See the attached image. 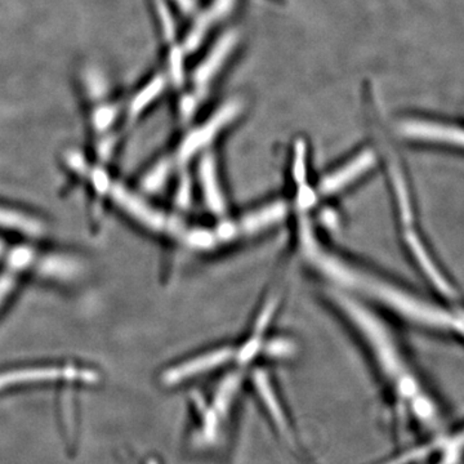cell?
Returning <instances> with one entry per match:
<instances>
[{"label":"cell","instance_id":"cell-9","mask_svg":"<svg viewBox=\"0 0 464 464\" xmlns=\"http://www.w3.org/2000/svg\"><path fill=\"white\" fill-rule=\"evenodd\" d=\"M286 216V206L282 201L270 204L261 208V209L255 210L249 215L244 216L237 224V234L239 237H250V235L258 234L267 230L271 226L276 225L277 222L283 221L284 217Z\"/></svg>","mask_w":464,"mask_h":464},{"label":"cell","instance_id":"cell-17","mask_svg":"<svg viewBox=\"0 0 464 464\" xmlns=\"http://www.w3.org/2000/svg\"><path fill=\"white\" fill-rule=\"evenodd\" d=\"M167 164H159L157 168L151 170L145 179V186L149 190H157L166 181L168 176Z\"/></svg>","mask_w":464,"mask_h":464},{"label":"cell","instance_id":"cell-19","mask_svg":"<svg viewBox=\"0 0 464 464\" xmlns=\"http://www.w3.org/2000/svg\"><path fill=\"white\" fill-rule=\"evenodd\" d=\"M429 453V449H415V450L409 451V453H405L404 456L396 458V459L390 460L389 463L386 464H408L411 462H414V460L420 459Z\"/></svg>","mask_w":464,"mask_h":464},{"label":"cell","instance_id":"cell-1","mask_svg":"<svg viewBox=\"0 0 464 464\" xmlns=\"http://www.w3.org/2000/svg\"><path fill=\"white\" fill-rule=\"evenodd\" d=\"M302 252L314 267L328 277L332 283L343 289L364 295L375 299L384 306L395 311L398 315L409 322L431 328H458L456 317L449 315L442 308L427 304L411 293L398 288L393 284L378 279L374 275L359 270L338 256L333 255L317 241L311 225L307 221L301 224L299 230Z\"/></svg>","mask_w":464,"mask_h":464},{"label":"cell","instance_id":"cell-22","mask_svg":"<svg viewBox=\"0 0 464 464\" xmlns=\"http://www.w3.org/2000/svg\"><path fill=\"white\" fill-rule=\"evenodd\" d=\"M191 199V185L188 179H183L181 185H179V192H177V201L181 206H188V201Z\"/></svg>","mask_w":464,"mask_h":464},{"label":"cell","instance_id":"cell-13","mask_svg":"<svg viewBox=\"0 0 464 464\" xmlns=\"http://www.w3.org/2000/svg\"><path fill=\"white\" fill-rule=\"evenodd\" d=\"M231 38L224 39V41L219 43L218 47L212 51V53L204 61L203 65L198 69V84L206 85L213 78L217 70L224 63L226 56H227L228 52L231 50Z\"/></svg>","mask_w":464,"mask_h":464},{"label":"cell","instance_id":"cell-23","mask_svg":"<svg viewBox=\"0 0 464 464\" xmlns=\"http://www.w3.org/2000/svg\"><path fill=\"white\" fill-rule=\"evenodd\" d=\"M148 464H159L157 459H150Z\"/></svg>","mask_w":464,"mask_h":464},{"label":"cell","instance_id":"cell-6","mask_svg":"<svg viewBox=\"0 0 464 464\" xmlns=\"http://www.w3.org/2000/svg\"><path fill=\"white\" fill-rule=\"evenodd\" d=\"M240 105L239 102H231L224 106L215 116L209 119L207 123L192 130L183 142L181 148L179 150V160L188 161L192 157L200 152L201 150L209 145L213 140L216 139L217 134L221 132L226 125L230 124L234 121L235 116L239 114Z\"/></svg>","mask_w":464,"mask_h":464},{"label":"cell","instance_id":"cell-15","mask_svg":"<svg viewBox=\"0 0 464 464\" xmlns=\"http://www.w3.org/2000/svg\"><path fill=\"white\" fill-rule=\"evenodd\" d=\"M164 83L161 79H155V81L150 82L148 87L143 88L136 99L133 100L132 105H130V115L137 116L142 111L146 106L150 105L152 100L157 99L163 90Z\"/></svg>","mask_w":464,"mask_h":464},{"label":"cell","instance_id":"cell-7","mask_svg":"<svg viewBox=\"0 0 464 464\" xmlns=\"http://www.w3.org/2000/svg\"><path fill=\"white\" fill-rule=\"evenodd\" d=\"M234 357L235 351L232 348H218V350L212 351V353H203V355L188 360L182 364L172 366V368L164 372L161 382L166 386H176V384L182 383V382L192 380V378L199 377V375L221 368L222 365L227 364Z\"/></svg>","mask_w":464,"mask_h":464},{"label":"cell","instance_id":"cell-16","mask_svg":"<svg viewBox=\"0 0 464 464\" xmlns=\"http://www.w3.org/2000/svg\"><path fill=\"white\" fill-rule=\"evenodd\" d=\"M295 166H293V174H295V182L299 186L304 185L306 179V146L302 141L297 142L295 150Z\"/></svg>","mask_w":464,"mask_h":464},{"label":"cell","instance_id":"cell-12","mask_svg":"<svg viewBox=\"0 0 464 464\" xmlns=\"http://www.w3.org/2000/svg\"><path fill=\"white\" fill-rule=\"evenodd\" d=\"M0 226L11 230L23 232L27 235H41L44 227L41 222L36 219L30 218L29 216L23 213L14 212V210L5 209L0 208Z\"/></svg>","mask_w":464,"mask_h":464},{"label":"cell","instance_id":"cell-11","mask_svg":"<svg viewBox=\"0 0 464 464\" xmlns=\"http://www.w3.org/2000/svg\"><path fill=\"white\" fill-rule=\"evenodd\" d=\"M253 384H255L265 408L267 409L271 420L279 429V431L286 439H289V423L286 420L285 413H284L283 406L280 404L279 399H277L276 392H275L273 384H271L270 378H268V375L264 371H256L255 374H253Z\"/></svg>","mask_w":464,"mask_h":464},{"label":"cell","instance_id":"cell-4","mask_svg":"<svg viewBox=\"0 0 464 464\" xmlns=\"http://www.w3.org/2000/svg\"><path fill=\"white\" fill-rule=\"evenodd\" d=\"M99 374L91 369L78 366H29V368L14 369L0 373V393L2 391L27 384L52 383V382H79V383H94Z\"/></svg>","mask_w":464,"mask_h":464},{"label":"cell","instance_id":"cell-5","mask_svg":"<svg viewBox=\"0 0 464 464\" xmlns=\"http://www.w3.org/2000/svg\"><path fill=\"white\" fill-rule=\"evenodd\" d=\"M108 185L110 186L109 182ZM109 194L111 195L112 200L121 209L150 230L161 232V234L176 235V237L177 235L185 237L186 228L179 219L150 206L141 198L128 191L127 188H121V185L110 186Z\"/></svg>","mask_w":464,"mask_h":464},{"label":"cell","instance_id":"cell-18","mask_svg":"<svg viewBox=\"0 0 464 464\" xmlns=\"http://www.w3.org/2000/svg\"><path fill=\"white\" fill-rule=\"evenodd\" d=\"M295 347H293L292 342L288 340H274L267 344L268 355L275 357L288 356L289 353H293Z\"/></svg>","mask_w":464,"mask_h":464},{"label":"cell","instance_id":"cell-14","mask_svg":"<svg viewBox=\"0 0 464 464\" xmlns=\"http://www.w3.org/2000/svg\"><path fill=\"white\" fill-rule=\"evenodd\" d=\"M241 383L240 373H231L225 378L219 384L218 390L215 396V411L218 415L225 414L228 411V406L231 405L232 400L237 395Z\"/></svg>","mask_w":464,"mask_h":464},{"label":"cell","instance_id":"cell-21","mask_svg":"<svg viewBox=\"0 0 464 464\" xmlns=\"http://www.w3.org/2000/svg\"><path fill=\"white\" fill-rule=\"evenodd\" d=\"M299 188H301L298 197L299 207L304 208V209L313 207V204L315 203L316 200L314 191L311 190L310 188H307L306 185L299 186Z\"/></svg>","mask_w":464,"mask_h":464},{"label":"cell","instance_id":"cell-8","mask_svg":"<svg viewBox=\"0 0 464 464\" xmlns=\"http://www.w3.org/2000/svg\"><path fill=\"white\" fill-rule=\"evenodd\" d=\"M375 154L371 150L360 152L355 158L347 161L343 167L338 168L334 172L324 177L319 185V192L323 197L335 194V192L343 190L350 183L356 181L357 179L368 172L374 167Z\"/></svg>","mask_w":464,"mask_h":464},{"label":"cell","instance_id":"cell-10","mask_svg":"<svg viewBox=\"0 0 464 464\" xmlns=\"http://www.w3.org/2000/svg\"><path fill=\"white\" fill-rule=\"evenodd\" d=\"M199 179L208 208L216 215H222L225 212V199L219 188L216 160L212 154H206L200 159Z\"/></svg>","mask_w":464,"mask_h":464},{"label":"cell","instance_id":"cell-3","mask_svg":"<svg viewBox=\"0 0 464 464\" xmlns=\"http://www.w3.org/2000/svg\"><path fill=\"white\" fill-rule=\"evenodd\" d=\"M0 262H5L14 270H30L43 276L57 279H72L81 271V266L72 259L60 256H43L23 246H8L0 241Z\"/></svg>","mask_w":464,"mask_h":464},{"label":"cell","instance_id":"cell-2","mask_svg":"<svg viewBox=\"0 0 464 464\" xmlns=\"http://www.w3.org/2000/svg\"><path fill=\"white\" fill-rule=\"evenodd\" d=\"M331 295L344 315L364 337L382 372L393 383L400 398L411 401V408H414L415 414L420 420H435V406L420 392V384L409 371L404 356L400 353L398 343L386 324L353 295L341 290H331Z\"/></svg>","mask_w":464,"mask_h":464},{"label":"cell","instance_id":"cell-20","mask_svg":"<svg viewBox=\"0 0 464 464\" xmlns=\"http://www.w3.org/2000/svg\"><path fill=\"white\" fill-rule=\"evenodd\" d=\"M14 284H16V279H14V275L5 274L3 276H0V304L8 297L9 293L14 290Z\"/></svg>","mask_w":464,"mask_h":464}]
</instances>
